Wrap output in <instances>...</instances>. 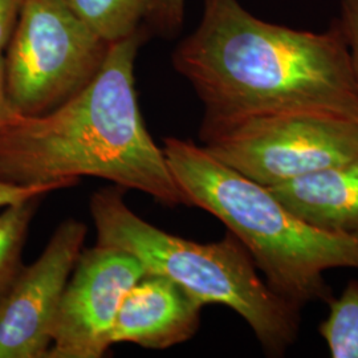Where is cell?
<instances>
[{
    "label": "cell",
    "instance_id": "obj_1",
    "mask_svg": "<svg viewBox=\"0 0 358 358\" xmlns=\"http://www.w3.org/2000/svg\"><path fill=\"white\" fill-rule=\"evenodd\" d=\"M173 66L205 106L201 129L254 115L325 112L358 120V90L337 22L313 32L269 23L239 0H203Z\"/></svg>",
    "mask_w": 358,
    "mask_h": 358
},
{
    "label": "cell",
    "instance_id": "obj_2",
    "mask_svg": "<svg viewBox=\"0 0 358 358\" xmlns=\"http://www.w3.org/2000/svg\"><path fill=\"white\" fill-rule=\"evenodd\" d=\"M145 38L142 28L112 44L85 88L51 112L19 115L1 129L0 180L28 186L97 177L162 205L187 206L137 101L134 63Z\"/></svg>",
    "mask_w": 358,
    "mask_h": 358
},
{
    "label": "cell",
    "instance_id": "obj_3",
    "mask_svg": "<svg viewBox=\"0 0 358 358\" xmlns=\"http://www.w3.org/2000/svg\"><path fill=\"white\" fill-rule=\"evenodd\" d=\"M162 150L187 206L217 217L248 250L269 287L297 307L332 299L327 271L358 268V235L308 224L202 145L170 137Z\"/></svg>",
    "mask_w": 358,
    "mask_h": 358
},
{
    "label": "cell",
    "instance_id": "obj_4",
    "mask_svg": "<svg viewBox=\"0 0 358 358\" xmlns=\"http://www.w3.org/2000/svg\"><path fill=\"white\" fill-rule=\"evenodd\" d=\"M90 210L97 244L128 251L146 272L177 282L203 306L231 308L250 325L269 356L282 357L297 341L301 308L259 276L252 256L230 231L215 243L183 239L133 213L115 187L94 192Z\"/></svg>",
    "mask_w": 358,
    "mask_h": 358
},
{
    "label": "cell",
    "instance_id": "obj_5",
    "mask_svg": "<svg viewBox=\"0 0 358 358\" xmlns=\"http://www.w3.org/2000/svg\"><path fill=\"white\" fill-rule=\"evenodd\" d=\"M110 45L66 0H23L3 53L15 109L22 115H40L65 103L99 73Z\"/></svg>",
    "mask_w": 358,
    "mask_h": 358
},
{
    "label": "cell",
    "instance_id": "obj_6",
    "mask_svg": "<svg viewBox=\"0 0 358 358\" xmlns=\"http://www.w3.org/2000/svg\"><path fill=\"white\" fill-rule=\"evenodd\" d=\"M199 136L208 153L264 187L358 157V120L325 112L254 115Z\"/></svg>",
    "mask_w": 358,
    "mask_h": 358
},
{
    "label": "cell",
    "instance_id": "obj_7",
    "mask_svg": "<svg viewBox=\"0 0 358 358\" xmlns=\"http://www.w3.org/2000/svg\"><path fill=\"white\" fill-rule=\"evenodd\" d=\"M146 273L128 251L96 244L81 252L66 282L45 358H101L120 304Z\"/></svg>",
    "mask_w": 358,
    "mask_h": 358
},
{
    "label": "cell",
    "instance_id": "obj_8",
    "mask_svg": "<svg viewBox=\"0 0 358 358\" xmlns=\"http://www.w3.org/2000/svg\"><path fill=\"white\" fill-rule=\"evenodd\" d=\"M87 226L66 219L43 254L0 300V358H45L62 296L83 252Z\"/></svg>",
    "mask_w": 358,
    "mask_h": 358
},
{
    "label": "cell",
    "instance_id": "obj_9",
    "mask_svg": "<svg viewBox=\"0 0 358 358\" xmlns=\"http://www.w3.org/2000/svg\"><path fill=\"white\" fill-rule=\"evenodd\" d=\"M203 307L177 282L146 272L120 304L109 336L110 345L131 343L166 349L186 343L199 328Z\"/></svg>",
    "mask_w": 358,
    "mask_h": 358
},
{
    "label": "cell",
    "instance_id": "obj_10",
    "mask_svg": "<svg viewBox=\"0 0 358 358\" xmlns=\"http://www.w3.org/2000/svg\"><path fill=\"white\" fill-rule=\"evenodd\" d=\"M267 189L308 224L358 235V157Z\"/></svg>",
    "mask_w": 358,
    "mask_h": 358
},
{
    "label": "cell",
    "instance_id": "obj_11",
    "mask_svg": "<svg viewBox=\"0 0 358 358\" xmlns=\"http://www.w3.org/2000/svg\"><path fill=\"white\" fill-rule=\"evenodd\" d=\"M77 16L109 44L142 29L153 0H66Z\"/></svg>",
    "mask_w": 358,
    "mask_h": 358
},
{
    "label": "cell",
    "instance_id": "obj_12",
    "mask_svg": "<svg viewBox=\"0 0 358 358\" xmlns=\"http://www.w3.org/2000/svg\"><path fill=\"white\" fill-rule=\"evenodd\" d=\"M38 198L7 206L0 214V300L23 268L22 251Z\"/></svg>",
    "mask_w": 358,
    "mask_h": 358
},
{
    "label": "cell",
    "instance_id": "obj_13",
    "mask_svg": "<svg viewBox=\"0 0 358 358\" xmlns=\"http://www.w3.org/2000/svg\"><path fill=\"white\" fill-rule=\"evenodd\" d=\"M329 315L319 332L331 357L358 358V282L350 280L337 299H331Z\"/></svg>",
    "mask_w": 358,
    "mask_h": 358
},
{
    "label": "cell",
    "instance_id": "obj_14",
    "mask_svg": "<svg viewBox=\"0 0 358 358\" xmlns=\"http://www.w3.org/2000/svg\"><path fill=\"white\" fill-rule=\"evenodd\" d=\"M186 0H153L146 22L154 32L173 36L182 28L185 20Z\"/></svg>",
    "mask_w": 358,
    "mask_h": 358
},
{
    "label": "cell",
    "instance_id": "obj_15",
    "mask_svg": "<svg viewBox=\"0 0 358 358\" xmlns=\"http://www.w3.org/2000/svg\"><path fill=\"white\" fill-rule=\"evenodd\" d=\"M75 183H77V180H60L53 183L23 186V185H13V183L0 180V207L17 205L26 201L40 198L48 192L73 186Z\"/></svg>",
    "mask_w": 358,
    "mask_h": 358
},
{
    "label": "cell",
    "instance_id": "obj_16",
    "mask_svg": "<svg viewBox=\"0 0 358 358\" xmlns=\"http://www.w3.org/2000/svg\"><path fill=\"white\" fill-rule=\"evenodd\" d=\"M337 23L345 38L358 90V0H340Z\"/></svg>",
    "mask_w": 358,
    "mask_h": 358
},
{
    "label": "cell",
    "instance_id": "obj_17",
    "mask_svg": "<svg viewBox=\"0 0 358 358\" xmlns=\"http://www.w3.org/2000/svg\"><path fill=\"white\" fill-rule=\"evenodd\" d=\"M23 0H0V53H4L13 36Z\"/></svg>",
    "mask_w": 358,
    "mask_h": 358
},
{
    "label": "cell",
    "instance_id": "obj_18",
    "mask_svg": "<svg viewBox=\"0 0 358 358\" xmlns=\"http://www.w3.org/2000/svg\"><path fill=\"white\" fill-rule=\"evenodd\" d=\"M20 113L15 109L6 87V73H4V56L0 53V130L15 121Z\"/></svg>",
    "mask_w": 358,
    "mask_h": 358
}]
</instances>
